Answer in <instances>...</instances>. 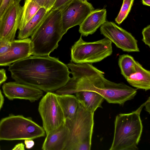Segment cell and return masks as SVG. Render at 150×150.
I'll return each mask as SVG.
<instances>
[{
  "instance_id": "obj_1",
  "label": "cell",
  "mask_w": 150,
  "mask_h": 150,
  "mask_svg": "<svg viewBox=\"0 0 150 150\" xmlns=\"http://www.w3.org/2000/svg\"><path fill=\"white\" fill-rule=\"evenodd\" d=\"M8 70L15 81L47 92L58 90L70 78L67 65L49 55L30 56L9 65Z\"/></svg>"
},
{
  "instance_id": "obj_2",
  "label": "cell",
  "mask_w": 150,
  "mask_h": 150,
  "mask_svg": "<svg viewBox=\"0 0 150 150\" xmlns=\"http://www.w3.org/2000/svg\"><path fill=\"white\" fill-rule=\"evenodd\" d=\"M72 77L61 88L63 94H72L81 91L95 92L109 103L123 105L133 99L137 90L122 83H116L105 77L104 73L89 63L67 64Z\"/></svg>"
},
{
  "instance_id": "obj_3",
  "label": "cell",
  "mask_w": 150,
  "mask_h": 150,
  "mask_svg": "<svg viewBox=\"0 0 150 150\" xmlns=\"http://www.w3.org/2000/svg\"><path fill=\"white\" fill-rule=\"evenodd\" d=\"M63 35L61 10L52 8L31 35L32 55H49Z\"/></svg>"
},
{
  "instance_id": "obj_4",
  "label": "cell",
  "mask_w": 150,
  "mask_h": 150,
  "mask_svg": "<svg viewBox=\"0 0 150 150\" xmlns=\"http://www.w3.org/2000/svg\"><path fill=\"white\" fill-rule=\"evenodd\" d=\"M144 103L135 111L116 117L113 139L110 150H137L143 131L140 114Z\"/></svg>"
},
{
  "instance_id": "obj_5",
  "label": "cell",
  "mask_w": 150,
  "mask_h": 150,
  "mask_svg": "<svg viewBox=\"0 0 150 150\" xmlns=\"http://www.w3.org/2000/svg\"><path fill=\"white\" fill-rule=\"evenodd\" d=\"M94 114L80 104L74 116L65 120L69 133L64 150L91 149Z\"/></svg>"
},
{
  "instance_id": "obj_6",
  "label": "cell",
  "mask_w": 150,
  "mask_h": 150,
  "mask_svg": "<svg viewBox=\"0 0 150 150\" xmlns=\"http://www.w3.org/2000/svg\"><path fill=\"white\" fill-rule=\"evenodd\" d=\"M45 134L43 127L23 115H11L0 121V141L33 140Z\"/></svg>"
},
{
  "instance_id": "obj_7",
  "label": "cell",
  "mask_w": 150,
  "mask_h": 150,
  "mask_svg": "<svg viewBox=\"0 0 150 150\" xmlns=\"http://www.w3.org/2000/svg\"><path fill=\"white\" fill-rule=\"evenodd\" d=\"M112 52V42L105 38L92 42L84 41L82 35L71 48V61L76 64L99 62Z\"/></svg>"
},
{
  "instance_id": "obj_8",
  "label": "cell",
  "mask_w": 150,
  "mask_h": 150,
  "mask_svg": "<svg viewBox=\"0 0 150 150\" xmlns=\"http://www.w3.org/2000/svg\"><path fill=\"white\" fill-rule=\"evenodd\" d=\"M38 110L46 135L65 123L64 114L56 93L47 92L39 102Z\"/></svg>"
},
{
  "instance_id": "obj_9",
  "label": "cell",
  "mask_w": 150,
  "mask_h": 150,
  "mask_svg": "<svg viewBox=\"0 0 150 150\" xmlns=\"http://www.w3.org/2000/svg\"><path fill=\"white\" fill-rule=\"evenodd\" d=\"M101 34L123 51L139 52L137 41L130 33L115 23L106 21L100 28Z\"/></svg>"
},
{
  "instance_id": "obj_10",
  "label": "cell",
  "mask_w": 150,
  "mask_h": 150,
  "mask_svg": "<svg viewBox=\"0 0 150 150\" xmlns=\"http://www.w3.org/2000/svg\"><path fill=\"white\" fill-rule=\"evenodd\" d=\"M94 8L87 1L73 0L61 10L63 35L70 28L80 25Z\"/></svg>"
},
{
  "instance_id": "obj_11",
  "label": "cell",
  "mask_w": 150,
  "mask_h": 150,
  "mask_svg": "<svg viewBox=\"0 0 150 150\" xmlns=\"http://www.w3.org/2000/svg\"><path fill=\"white\" fill-rule=\"evenodd\" d=\"M20 3L13 1L0 18V39L10 42L15 40L21 14Z\"/></svg>"
},
{
  "instance_id": "obj_12",
  "label": "cell",
  "mask_w": 150,
  "mask_h": 150,
  "mask_svg": "<svg viewBox=\"0 0 150 150\" xmlns=\"http://www.w3.org/2000/svg\"><path fill=\"white\" fill-rule=\"evenodd\" d=\"M2 88L6 97L10 100L18 99L33 102L38 100L43 95V91L39 89L16 81L5 83Z\"/></svg>"
},
{
  "instance_id": "obj_13",
  "label": "cell",
  "mask_w": 150,
  "mask_h": 150,
  "mask_svg": "<svg viewBox=\"0 0 150 150\" xmlns=\"http://www.w3.org/2000/svg\"><path fill=\"white\" fill-rule=\"evenodd\" d=\"M32 54V47L30 38L14 40L11 42L10 51L0 56V66H9Z\"/></svg>"
},
{
  "instance_id": "obj_14",
  "label": "cell",
  "mask_w": 150,
  "mask_h": 150,
  "mask_svg": "<svg viewBox=\"0 0 150 150\" xmlns=\"http://www.w3.org/2000/svg\"><path fill=\"white\" fill-rule=\"evenodd\" d=\"M106 16L105 9L94 10L79 25V32L83 36L93 34L106 21Z\"/></svg>"
},
{
  "instance_id": "obj_15",
  "label": "cell",
  "mask_w": 150,
  "mask_h": 150,
  "mask_svg": "<svg viewBox=\"0 0 150 150\" xmlns=\"http://www.w3.org/2000/svg\"><path fill=\"white\" fill-rule=\"evenodd\" d=\"M64 123L52 132L46 135L42 145V149L64 150L69 133L68 129Z\"/></svg>"
},
{
  "instance_id": "obj_16",
  "label": "cell",
  "mask_w": 150,
  "mask_h": 150,
  "mask_svg": "<svg viewBox=\"0 0 150 150\" xmlns=\"http://www.w3.org/2000/svg\"><path fill=\"white\" fill-rule=\"evenodd\" d=\"M75 94L80 104L91 112L94 113L98 108H102L101 105L104 99L99 93L93 91H84Z\"/></svg>"
},
{
  "instance_id": "obj_17",
  "label": "cell",
  "mask_w": 150,
  "mask_h": 150,
  "mask_svg": "<svg viewBox=\"0 0 150 150\" xmlns=\"http://www.w3.org/2000/svg\"><path fill=\"white\" fill-rule=\"evenodd\" d=\"M136 72L126 79L132 86L146 91L150 89V71L144 68L138 62H136Z\"/></svg>"
},
{
  "instance_id": "obj_18",
  "label": "cell",
  "mask_w": 150,
  "mask_h": 150,
  "mask_svg": "<svg viewBox=\"0 0 150 150\" xmlns=\"http://www.w3.org/2000/svg\"><path fill=\"white\" fill-rule=\"evenodd\" d=\"M65 121L71 119L76 113L80 105L76 96L71 94H57Z\"/></svg>"
},
{
  "instance_id": "obj_19",
  "label": "cell",
  "mask_w": 150,
  "mask_h": 150,
  "mask_svg": "<svg viewBox=\"0 0 150 150\" xmlns=\"http://www.w3.org/2000/svg\"><path fill=\"white\" fill-rule=\"evenodd\" d=\"M48 12L45 8L41 7L25 25L19 30L18 38L23 39L31 36L42 21Z\"/></svg>"
},
{
  "instance_id": "obj_20",
  "label": "cell",
  "mask_w": 150,
  "mask_h": 150,
  "mask_svg": "<svg viewBox=\"0 0 150 150\" xmlns=\"http://www.w3.org/2000/svg\"><path fill=\"white\" fill-rule=\"evenodd\" d=\"M42 7L33 0H25L22 7L21 14L18 28L22 29Z\"/></svg>"
},
{
  "instance_id": "obj_21",
  "label": "cell",
  "mask_w": 150,
  "mask_h": 150,
  "mask_svg": "<svg viewBox=\"0 0 150 150\" xmlns=\"http://www.w3.org/2000/svg\"><path fill=\"white\" fill-rule=\"evenodd\" d=\"M118 62L121 74L126 79L136 72V61L131 56L128 54L120 55Z\"/></svg>"
},
{
  "instance_id": "obj_22",
  "label": "cell",
  "mask_w": 150,
  "mask_h": 150,
  "mask_svg": "<svg viewBox=\"0 0 150 150\" xmlns=\"http://www.w3.org/2000/svg\"><path fill=\"white\" fill-rule=\"evenodd\" d=\"M134 0H123L120 11L115 19L116 22L120 24L127 18L133 4Z\"/></svg>"
},
{
  "instance_id": "obj_23",
  "label": "cell",
  "mask_w": 150,
  "mask_h": 150,
  "mask_svg": "<svg viewBox=\"0 0 150 150\" xmlns=\"http://www.w3.org/2000/svg\"><path fill=\"white\" fill-rule=\"evenodd\" d=\"M11 42L0 39V56L6 54L10 51L11 47Z\"/></svg>"
},
{
  "instance_id": "obj_24",
  "label": "cell",
  "mask_w": 150,
  "mask_h": 150,
  "mask_svg": "<svg viewBox=\"0 0 150 150\" xmlns=\"http://www.w3.org/2000/svg\"><path fill=\"white\" fill-rule=\"evenodd\" d=\"M37 3L42 7L49 11L53 8L56 0H33Z\"/></svg>"
},
{
  "instance_id": "obj_25",
  "label": "cell",
  "mask_w": 150,
  "mask_h": 150,
  "mask_svg": "<svg viewBox=\"0 0 150 150\" xmlns=\"http://www.w3.org/2000/svg\"><path fill=\"white\" fill-rule=\"evenodd\" d=\"M143 38L142 41L149 47H150V25H149L143 30L142 32Z\"/></svg>"
},
{
  "instance_id": "obj_26",
  "label": "cell",
  "mask_w": 150,
  "mask_h": 150,
  "mask_svg": "<svg viewBox=\"0 0 150 150\" xmlns=\"http://www.w3.org/2000/svg\"><path fill=\"white\" fill-rule=\"evenodd\" d=\"M73 0H56L52 8L62 10Z\"/></svg>"
},
{
  "instance_id": "obj_27",
  "label": "cell",
  "mask_w": 150,
  "mask_h": 150,
  "mask_svg": "<svg viewBox=\"0 0 150 150\" xmlns=\"http://www.w3.org/2000/svg\"><path fill=\"white\" fill-rule=\"evenodd\" d=\"M13 0H0V18Z\"/></svg>"
},
{
  "instance_id": "obj_28",
  "label": "cell",
  "mask_w": 150,
  "mask_h": 150,
  "mask_svg": "<svg viewBox=\"0 0 150 150\" xmlns=\"http://www.w3.org/2000/svg\"><path fill=\"white\" fill-rule=\"evenodd\" d=\"M7 79L5 70L4 69H0V85L5 81Z\"/></svg>"
},
{
  "instance_id": "obj_29",
  "label": "cell",
  "mask_w": 150,
  "mask_h": 150,
  "mask_svg": "<svg viewBox=\"0 0 150 150\" xmlns=\"http://www.w3.org/2000/svg\"><path fill=\"white\" fill-rule=\"evenodd\" d=\"M24 143L25 147L27 149L32 148L35 144L34 141L32 139H25L24 141Z\"/></svg>"
},
{
  "instance_id": "obj_30",
  "label": "cell",
  "mask_w": 150,
  "mask_h": 150,
  "mask_svg": "<svg viewBox=\"0 0 150 150\" xmlns=\"http://www.w3.org/2000/svg\"><path fill=\"white\" fill-rule=\"evenodd\" d=\"M24 146L25 145L23 143H19L16 145L12 150H24Z\"/></svg>"
},
{
  "instance_id": "obj_31",
  "label": "cell",
  "mask_w": 150,
  "mask_h": 150,
  "mask_svg": "<svg viewBox=\"0 0 150 150\" xmlns=\"http://www.w3.org/2000/svg\"><path fill=\"white\" fill-rule=\"evenodd\" d=\"M144 106L145 107L146 110L149 113H150V97L144 103Z\"/></svg>"
},
{
  "instance_id": "obj_32",
  "label": "cell",
  "mask_w": 150,
  "mask_h": 150,
  "mask_svg": "<svg viewBox=\"0 0 150 150\" xmlns=\"http://www.w3.org/2000/svg\"><path fill=\"white\" fill-rule=\"evenodd\" d=\"M4 98L0 90V110L4 102Z\"/></svg>"
},
{
  "instance_id": "obj_33",
  "label": "cell",
  "mask_w": 150,
  "mask_h": 150,
  "mask_svg": "<svg viewBox=\"0 0 150 150\" xmlns=\"http://www.w3.org/2000/svg\"><path fill=\"white\" fill-rule=\"evenodd\" d=\"M143 5L149 6L150 5V0H142Z\"/></svg>"
},
{
  "instance_id": "obj_34",
  "label": "cell",
  "mask_w": 150,
  "mask_h": 150,
  "mask_svg": "<svg viewBox=\"0 0 150 150\" xmlns=\"http://www.w3.org/2000/svg\"><path fill=\"white\" fill-rule=\"evenodd\" d=\"M15 2H16L17 3H20V2L22 0H13Z\"/></svg>"
},
{
  "instance_id": "obj_35",
  "label": "cell",
  "mask_w": 150,
  "mask_h": 150,
  "mask_svg": "<svg viewBox=\"0 0 150 150\" xmlns=\"http://www.w3.org/2000/svg\"><path fill=\"white\" fill-rule=\"evenodd\" d=\"M83 0V1H87V0Z\"/></svg>"
},
{
  "instance_id": "obj_36",
  "label": "cell",
  "mask_w": 150,
  "mask_h": 150,
  "mask_svg": "<svg viewBox=\"0 0 150 150\" xmlns=\"http://www.w3.org/2000/svg\"></svg>"
}]
</instances>
